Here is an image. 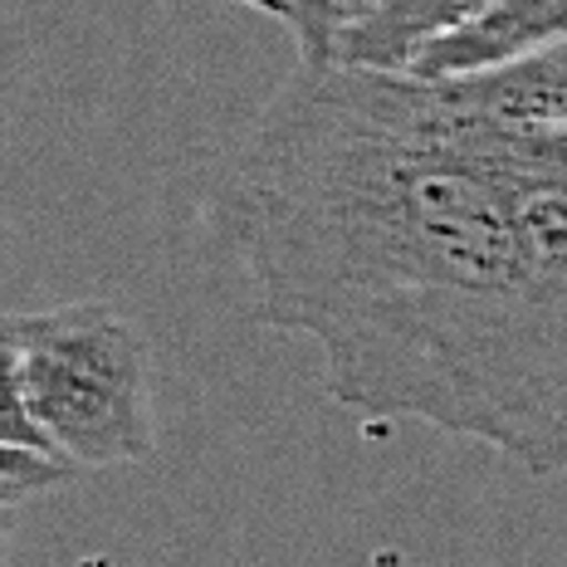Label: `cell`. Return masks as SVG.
<instances>
[{
    "mask_svg": "<svg viewBox=\"0 0 567 567\" xmlns=\"http://www.w3.org/2000/svg\"><path fill=\"white\" fill-rule=\"evenodd\" d=\"M553 44H567V0H494L480 20L435 40L411 64V79L445 84V79L494 74V69L524 64Z\"/></svg>",
    "mask_w": 567,
    "mask_h": 567,
    "instance_id": "obj_4",
    "label": "cell"
},
{
    "mask_svg": "<svg viewBox=\"0 0 567 567\" xmlns=\"http://www.w3.org/2000/svg\"><path fill=\"white\" fill-rule=\"evenodd\" d=\"M489 6L494 0H382L368 20L342 30L333 64L372 69V74H411V64L435 40L480 20Z\"/></svg>",
    "mask_w": 567,
    "mask_h": 567,
    "instance_id": "obj_5",
    "label": "cell"
},
{
    "mask_svg": "<svg viewBox=\"0 0 567 567\" xmlns=\"http://www.w3.org/2000/svg\"><path fill=\"white\" fill-rule=\"evenodd\" d=\"M6 396L79 470L137 465L157 451L152 348L133 318L109 303L10 313L0 328Z\"/></svg>",
    "mask_w": 567,
    "mask_h": 567,
    "instance_id": "obj_2",
    "label": "cell"
},
{
    "mask_svg": "<svg viewBox=\"0 0 567 567\" xmlns=\"http://www.w3.org/2000/svg\"><path fill=\"white\" fill-rule=\"evenodd\" d=\"M259 318L368 421L567 475V338L509 162L411 74L299 64L206 200Z\"/></svg>",
    "mask_w": 567,
    "mask_h": 567,
    "instance_id": "obj_1",
    "label": "cell"
},
{
    "mask_svg": "<svg viewBox=\"0 0 567 567\" xmlns=\"http://www.w3.org/2000/svg\"><path fill=\"white\" fill-rule=\"evenodd\" d=\"M235 6H250V10H265L275 20H289V0H235Z\"/></svg>",
    "mask_w": 567,
    "mask_h": 567,
    "instance_id": "obj_8",
    "label": "cell"
},
{
    "mask_svg": "<svg viewBox=\"0 0 567 567\" xmlns=\"http://www.w3.org/2000/svg\"><path fill=\"white\" fill-rule=\"evenodd\" d=\"M79 475L74 460L54 455V451H34V445H0V514L6 524H16V514L30 499L59 489Z\"/></svg>",
    "mask_w": 567,
    "mask_h": 567,
    "instance_id": "obj_6",
    "label": "cell"
},
{
    "mask_svg": "<svg viewBox=\"0 0 567 567\" xmlns=\"http://www.w3.org/2000/svg\"><path fill=\"white\" fill-rule=\"evenodd\" d=\"M435 89L475 147L518 172L567 182V44L494 74L445 79Z\"/></svg>",
    "mask_w": 567,
    "mask_h": 567,
    "instance_id": "obj_3",
    "label": "cell"
},
{
    "mask_svg": "<svg viewBox=\"0 0 567 567\" xmlns=\"http://www.w3.org/2000/svg\"><path fill=\"white\" fill-rule=\"evenodd\" d=\"M377 6H382V0H338V10H342V30L358 25V20H368Z\"/></svg>",
    "mask_w": 567,
    "mask_h": 567,
    "instance_id": "obj_7",
    "label": "cell"
}]
</instances>
